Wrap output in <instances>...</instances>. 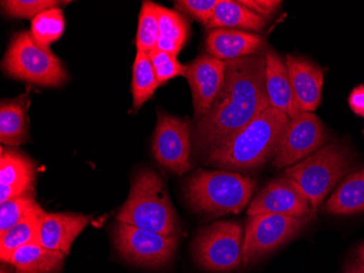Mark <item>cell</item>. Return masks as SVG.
<instances>
[{"label":"cell","instance_id":"obj_12","mask_svg":"<svg viewBox=\"0 0 364 273\" xmlns=\"http://www.w3.org/2000/svg\"><path fill=\"white\" fill-rule=\"evenodd\" d=\"M263 213L304 219L312 217L314 212L301 188L294 180L283 176L269 182L251 201L247 209L249 217Z\"/></svg>","mask_w":364,"mask_h":273},{"label":"cell","instance_id":"obj_22","mask_svg":"<svg viewBox=\"0 0 364 273\" xmlns=\"http://www.w3.org/2000/svg\"><path fill=\"white\" fill-rule=\"evenodd\" d=\"M47 213L36 206L23 220L16 223L11 229L0 234V259L8 262L14 250L26 244L38 242L41 225Z\"/></svg>","mask_w":364,"mask_h":273},{"label":"cell","instance_id":"obj_33","mask_svg":"<svg viewBox=\"0 0 364 273\" xmlns=\"http://www.w3.org/2000/svg\"><path fill=\"white\" fill-rule=\"evenodd\" d=\"M348 103L355 114L364 117V84L353 90L349 96Z\"/></svg>","mask_w":364,"mask_h":273},{"label":"cell","instance_id":"obj_15","mask_svg":"<svg viewBox=\"0 0 364 273\" xmlns=\"http://www.w3.org/2000/svg\"><path fill=\"white\" fill-rule=\"evenodd\" d=\"M89 222L87 215L79 213H47L38 232V243L47 249L68 256L75 238Z\"/></svg>","mask_w":364,"mask_h":273},{"label":"cell","instance_id":"obj_16","mask_svg":"<svg viewBox=\"0 0 364 273\" xmlns=\"http://www.w3.org/2000/svg\"><path fill=\"white\" fill-rule=\"evenodd\" d=\"M263 48V38L247 31L215 29L206 38L208 55L223 61L255 56Z\"/></svg>","mask_w":364,"mask_h":273},{"label":"cell","instance_id":"obj_3","mask_svg":"<svg viewBox=\"0 0 364 273\" xmlns=\"http://www.w3.org/2000/svg\"><path fill=\"white\" fill-rule=\"evenodd\" d=\"M117 222L163 235H177V215L163 178L154 170H142L136 176Z\"/></svg>","mask_w":364,"mask_h":273},{"label":"cell","instance_id":"obj_4","mask_svg":"<svg viewBox=\"0 0 364 273\" xmlns=\"http://www.w3.org/2000/svg\"><path fill=\"white\" fill-rule=\"evenodd\" d=\"M255 182L227 170H198L186 185L188 203L196 212L210 217L237 215L247 207Z\"/></svg>","mask_w":364,"mask_h":273},{"label":"cell","instance_id":"obj_32","mask_svg":"<svg viewBox=\"0 0 364 273\" xmlns=\"http://www.w3.org/2000/svg\"><path fill=\"white\" fill-rule=\"evenodd\" d=\"M240 3L264 20L276 14L282 5V1L277 0H240Z\"/></svg>","mask_w":364,"mask_h":273},{"label":"cell","instance_id":"obj_1","mask_svg":"<svg viewBox=\"0 0 364 273\" xmlns=\"http://www.w3.org/2000/svg\"><path fill=\"white\" fill-rule=\"evenodd\" d=\"M269 105L265 89V56L226 61L224 86L212 108L193 127L196 151L210 152L245 128Z\"/></svg>","mask_w":364,"mask_h":273},{"label":"cell","instance_id":"obj_5","mask_svg":"<svg viewBox=\"0 0 364 273\" xmlns=\"http://www.w3.org/2000/svg\"><path fill=\"white\" fill-rule=\"evenodd\" d=\"M353 158L345 145L331 143L284 172L308 197L316 212L335 185L353 170Z\"/></svg>","mask_w":364,"mask_h":273},{"label":"cell","instance_id":"obj_26","mask_svg":"<svg viewBox=\"0 0 364 273\" xmlns=\"http://www.w3.org/2000/svg\"><path fill=\"white\" fill-rule=\"evenodd\" d=\"M65 31V16L60 8L45 10L31 22V34L33 38L42 45L49 47L63 36Z\"/></svg>","mask_w":364,"mask_h":273},{"label":"cell","instance_id":"obj_8","mask_svg":"<svg viewBox=\"0 0 364 273\" xmlns=\"http://www.w3.org/2000/svg\"><path fill=\"white\" fill-rule=\"evenodd\" d=\"M311 219H296L272 213L250 217L243 237V266H251L296 237Z\"/></svg>","mask_w":364,"mask_h":273},{"label":"cell","instance_id":"obj_36","mask_svg":"<svg viewBox=\"0 0 364 273\" xmlns=\"http://www.w3.org/2000/svg\"><path fill=\"white\" fill-rule=\"evenodd\" d=\"M1 273H5V272H1Z\"/></svg>","mask_w":364,"mask_h":273},{"label":"cell","instance_id":"obj_9","mask_svg":"<svg viewBox=\"0 0 364 273\" xmlns=\"http://www.w3.org/2000/svg\"><path fill=\"white\" fill-rule=\"evenodd\" d=\"M114 245L129 262L146 267H163L169 264L177 248L178 236H167L145 231L117 222L114 229Z\"/></svg>","mask_w":364,"mask_h":273},{"label":"cell","instance_id":"obj_27","mask_svg":"<svg viewBox=\"0 0 364 273\" xmlns=\"http://www.w3.org/2000/svg\"><path fill=\"white\" fill-rule=\"evenodd\" d=\"M159 14L157 4L152 1H143L139 14L138 31H136V52L150 54L156 48L159 41Z\"/></svg>","mask_w":364,"mask_h":273},{"label":"cell","instance_id":"obj_10","mask_svg":"<svg viewBox=\"0 0 364 273\" xmlns=\"http://www.w3.org/2000/svg\"><path fill=\"white\" fill-rule=\"evenodd\" d=\"M328 140L326 129L316 115L304 112L290 119L274 152V165L283 168L304 161Z\"/></svg>","mask_w":364,"mask_h":273},{"label":"cell","instance_id":"obj_2","mask_svg":"<svg viewBox=\"0 0 364 273\" xmlns=\"http://www.w3.org/2000/svg\"><path fill=\"white\" fill-rule=\"evenodd\" d=\"M289 120L284 113L267 106L245 128L208 152L206 163L237 170L259 168L274 155Z\"/></svg>","mask_w":364,"mask_h":273},{"label":"cell","instance_id":"obj_28","mask_svg":"<svg viewBox=\"0 0 364 273\" xmlns=\"http://www.w3.org/2000/svg\"><path fill=\"white\" fill-rule=\"evenodd\" d=\"M38 206L32 195L16 197L0 203V234L5 233L16 223L23 220Z\"/></svg>","mask_w":364,"mask_h":273},{"label":"cell","instance_id":"obj_14","mask_svg":"<svg viewBox=\"0 0 364 273\" xmlns=\"http://www.w3.org/2000/svg\"><path fill=\"white\" fill-rule=\"evenodd\" d=\"M286 65L294 98L302 112L312 113L320 105L323 90V71L316 63L302 57L287 55Z\"/></svg>","mask_w":364,"mask_h":273},{"label":"cell","instance_id":"obj_17","mask_svg":"<svg viewBox=\"0 0 364 273\" xmlns=\"http://www.w3.org/2000/svg\"><path fill=\"white\" fill-rule=\"evenodd\" d=\"M265 56V89L269 105L284 113L289 119L301 114L296 103L290 82L287 65L274 51H267Z\"/></svg>","mask_w":364,"mask_h":273},{"label":"cell","instance_id":"obj_19","mask_svg":"<svg viewBox=\"0 0 364 273\" xmlns=\"http://www.w3.org/2000/svg\"><path fill=\"white\" fill-rule=\"evenodd\" d=\"M65 257L61 252L47 249L34 242L14 250L7 264H11L16 273H59Z\"/></svg>","mask_w":364,"mask_h":273},{"label":"cell","instance_id":"obj_30","mask_svg":"<svg viewBox=\"0 0 364 273\" xmlns=\"http://www.w3.org/2000/svg\"><path fill=\"white\" fill-rule=\"evenodd\" d=\"M149 55H150L159 86L179 76L185 77L187 66L181 65L178 61L177 57L169 53L161 52L157 48L153 49Z\"/></svg>","mask_w":364,"mask_h":273},{"label":"cell","instance_id":"obj_21","mask_svg":"<svg viewBox=\"0 0 364 273\" xmlns=\"http://www.w3.org/2000/svg\"><path fill=\"white\" fill-rule=\"evenodd\" d=\"M324 210L331 215H350L364 211V168L350 174L328 199Z\"/></svg>","mask_w":364,"mask_h":273},{"label":"cell","instance_id":"obj_31","mask_svg":"<svg viewBox=\"0 0 364 273\" xmlns=\"http://www.w3.org/2000/svg\"><path fill=\"white\" fill-rule=\"evenodd\" d=\"M220 0H177L176 9L208 26Z\"/></svg>","mask_w":364,"mask_h":273},{"label":"cell","instance_id":"obj_34","mask_svg":"<svg viewBox=\"0 0 364 273\" xmlns=\"http://www.w3.org/2000/svg\"><path fill=\"white\" fill-rule=\"evenodd\" d=\"M345 273H364L363 262L359 258H355L353 262H349Z\"/></svg>","mask_w":364,"mask_h":273},{"label":"cell","instance_id":"obj_13","mask_svg":"<svg viewBox=\"0 0 364 273\" xmlns=\"http://www.w3.org/2000/svg\"><path fill=\"white\" fill-rule=\"evenodd\" d=\"M185 77L191 88L196 120L212 108L224 86L226 61L210 55H201L188 63Z\"/></svg>","mask_w":364,"mask_h":273},{"label":"cell","instance_id":"obj_18","mask_svg":"<svg viewBox=\"0 0 364 273\" xmlns=\"http://www.w3.org/2000/svg\"><path fill=\"white\" fill-rule=\"evenodd\" d=\"M34 165L18 152L1 149L0 155V203L32 195Z\"/></svg>","mask_w":364,"mask_h":273},{"label":"cell","instance_id":"obj_29","mask_svg":"<svg viewBox=\"0 0 364 273\" xmlns=\"http://www.w3.org/2000/svg\"><path fill=\"white\" fill-rule=\"evenodd\" d=\"M59 4L57 0H7L1 1V7L8 16L33 20L45 10L58 7Z\"/></svg>","mask_w":364,"mask_h":273},{"label":"cell","instance_id":"obj_25","mask_svg":"<svg viewBox=\"0 0 364 273\" xmlns=\"http://www.w3.org/2000/svg\"><path fill=\"white\" fill-rule=\"evenodd\" d=\"M159 84L147 53L136 52L132 71V96L134 110H139L152 98Z\"/></svg>","mask_w":364,"mask_h":273},{"label":"cell","instance_id":"obj_35","mask_svg":"<svg viewBox=\"0 0 364 273\" xmlns=\"http://www.w3.org/2000/svg\"><path fill=\"white\" fill-rule=\"evenodd\" d=\"M358 258L364 264V245H362L361 247L358 249Z\"/></svg>","mask_w":364,"mask_h":273},{"label":"cell","instance_id":"obj_24","mask_svg":"<svg viewBox=\"0 0 364 273\" xmlns=\"http://www.w3.org/2000/svg\"><path fill=\"white\" fill-rule=\"evenodd\" d=\"M26 100L3 101L0 106V141L3 145H20L26 140Z\"/></svg>","mask_w":364,"mask_h":273},{"label":"cell","instance_id":"obj_6","mask_svg":"<svg viewBox=\"0 0 364 273\" xmlns=\"http://www.w3.org/2000/svg\"><path fill=\"white\" fill-rule=\"evenodd\" d=\"M3 69L9 77L41 87L55 88L68 80L60 59L33 38L31 32H20L12 38Z\"/></svg>","mask_w":364,"mask_h":273},{"label":"cell","instance_id":"obj_7","mask_svg":"<svg viewBox=\"0 0 364 273\" xmlns=\"http://www.w3.org/2000/svg\"><path fill=\"white\" fill-rule=\"evenodd\" d=\"M242 227L237 222L220 221L204 227L192 245L198 266L214 272L239 268L243 262Z\"/></svg>","mask_w":364,"mask_h":273},{"label":"cell","instance_id":"obj_23","mask_svg":"<svg viewBox=\"0 0 364 273\" xmlns=\"http://www.w3.org/2000/svg\"><path fill=\"white\" fill-rule=\"evenodd\" d=\"M159 36L156 48L177 57L189 38V24L179 12L157 5Z\"/></svg>","mask_w":364,"mask_h":273},{"label":"cell","instance_id":"obj_11","mask_svg":"<svg viewBox=\"0 0 364 273\" xmlns=\"http://www.w3.org/2000/svg\"><path fill=\"white\" fill-rule=\"evenodd\" d=\"M153 153L164 168L182 175L191 168V133L189 122L159 114L153 138Z\"/></svg>","mask_w":364,"mask_h":273},{"label":"cell","instance_id":"obj_20","mask_svg":"<svg viewBox=\"0 0 364 273\" xmlns=\"http://www.w3.org/2000/svg\"><path fill=\"white\" fill-rule=\"evenodd\" d=\"M267 24V21L257 16L255 12L247 9L240 1L232 0H220L210 24L206 26L208 29H230L239 31H262Z\"/></svg>","mask_w":364,"mask_h":273}]
</instances>
